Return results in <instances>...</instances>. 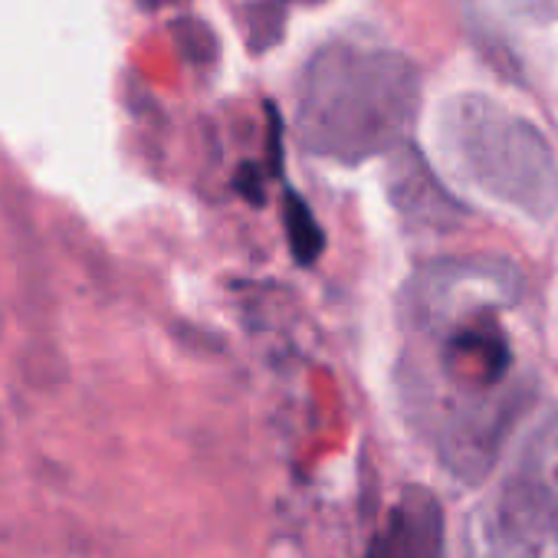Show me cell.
Segmentation results:
<instances>
[{"label": "cell", "instance_id": "277c9868", "mask_svg": "<svg viewBox=\"0 0 558 558\" xmlns=\"http://www.w3.org/2000/svg\"><path fill=\"white\" fill-rule=\"evenodd\" d=\"M444 545L447 529L437 496L424 486H411L372 542L368 558H444Z\"/></svg>", "mask_w": 558, "mask_h": 558}, {"label": "cell", "instance_id": "6da1fadb", "mask_svg": "<svg viewBox=\"0 0 558 558\" xmlns=\"http://www.w3.org/2000/svg\"><path fill=\"white\" fill-rule=\"evenodd\" d=\"M300 135L339 161H362L404 142L421 106L417 66L385 47L329 44L300 76Z\"/></svg>", "mask_w": 558, "mask_h": 558}, {"label": "cell", "instance_id": "52a82bcc", "mask_svg": "<svg viewBox=\"0 0 558 558\" xmlns=\"http://www.w3.org/2000/svg\"><path fill=\"white\" fill-rule=\"evenodd\" d=\"M283 220H287V233H290V246L300 256V263H313L323 253V227L316 223L313 210L306 207V201L300 194H287L283 197Z\"/></svg>", "mask_w": 558, "mask_h": 558}, {"label": "cell", "instance_id": "7a4b0ae2", "mask_svg": "<svg viewBox=\"0 0 558 558\" xmlns=\"http://www.w3.org/2000/svg\"><path fill=\"white\" fill-rule=\"evenodd\" d=\"M440 148L450 168L486 197L548 220L558 207V165L535 125L486 96H457L440 116Z\"/></svg>", "mask_w": 558, "mask_h": 558}, {"label": "cell", "instance_id": "8992f818", "mask_svg": "<svg viewBox=\"0 0 558 558\" xmlns=\"http://www.w3.org/2000/svg\"><path fill=\"white\" fill-rule=\"evenodd\" d=\"M395 197L401 207L427 217V220H444L457 217V204L450 194L440 191V184L430 178L427 165L417 158V151H401L395 165Z\"/></svg>", "mask_w": 558, "mask_h": 558}, {"label": "cell", "instance_id": "3957f363", "mask_svg": "<svg viewBox=\"0 0 558 558\" xmlns=\"http://www.w3.org/2000/svg\"><path fill=\"white\" fill-rule=\"evenodd\" d=\"M473 558H558V506L509 480L473 519Z\"/></svg>", "mask_w": 558, "mask_h": 558}, {"label": "cell", "instance_id": "5b68a950", "mask_svg": "<svg viewBox=\"0 0 558 558\" xmlns=\"http://www.w3.org/2000/svg\"><path fill=\"white\" fill-rule=\"evenodd\" d=\"M512 480L529 486L545 502L558 506V411L532 430Z\"/></svg>", "mask_w": 558, "mask_h": 558}]
</instances>
